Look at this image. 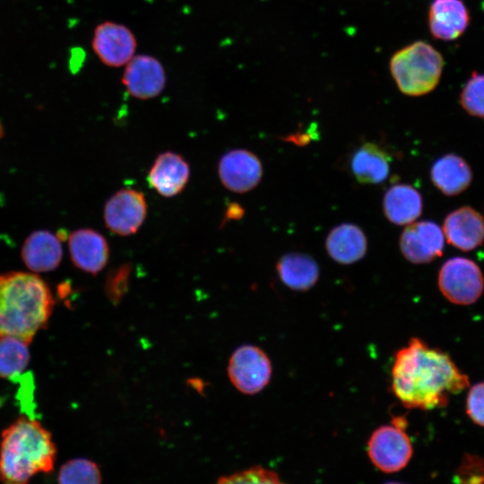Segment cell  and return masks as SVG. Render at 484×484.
Segmentation results:
<instances>
[{"instance_id":"obj_1","label":"cell","mask_w":484,"mask_h":484,"mask_svg":"<svg viewBox=\"0 0 484 484\" xmlns=\"http://www.w3.org/2000/svg\"><path fill=\"white\" fill-rule=\"evenodd\" d=\"M469 377L450 356L411 338L397 350L391 370V389L408 409L428 411L447 405L451 394L469 386Z\"/></svg>"},{"instance_id":"obj_27","label":"cell","mask_w":484,"mask_h":484,"mask_svg":"<svg viewBox=\"0 0 484 484\" xmlns=\"http://www.w3.org/2000/svg\"><path fill=\"white\" fill-rule=\"evenodd\" d=\"M130 274V264H122L108 272L105 283V292L114 305L118 304L126 294Z\"/></svg>"},{"instance_id":"obj_21","label":"cell","mask_w":484,"mask_h":484,"mask_svg":"<svg viewBox=\"0 0 484 484\" xmlns=\"http://www.w3.org/2000/svg\"><path fill=\"white\" fill-rule=\"evenodd\" d=\"M391 157L374 143H365L351 156L350 169L360 184H380L390 171Z\"/></svg>"},{"instance_id":"obj_20","label":"cell","mask_w":484,"mask_h":484,"mask_svg":"<svg viewBox=\"0 0 484 484\" xmlns=\"http://www.w3.org/2000/svg\"><path fill=\"white\" fill-rule=\"evenodd\" d=\"M430 177L436 187L444 194L453 196L468 188L472 173L469 164L462 157L449 153L434 162Z\"/></svg>"},{"instance_id":"obj_14","label":"cell","mask_w":484,"mask_h":484,"mask_svg":"<svg viewBox=\"0 0 484 484\" xmlns=\"http://www.w3.org/2000/svg\"><path fill=\"white\" fill-rule=\"evenodd\" d=\"M428 22L433 38L451 41L465 32L470 23V13L462 0H433Z\"/></svg>"},{"instance_id":"obj_11","label":"cell","mask_w":484,"mask_h":484,"mask_svg":"<svg viewBox=\"0 0 484 484\" xmlns=\"http://www.w3.org/2000/svg\"><path fill=\"white\" fill-rule=\"evenodd\" d=\"M218 175L227 189L243 194L259 184L263 176V166L259 158L252 151L235 149L220 158Z\"/></svg>"},{"instance_id":"obj_18","label":"cell","mask_w":484,"mask_h":484,"mask_svg":"<svg viewBox=\"0 0 484 484\" xmlns=\"http://www.w3.org/2000/svg\"><path fill=\"white\" fill-rule=\"evenodd\" d=\"M325 248L329 256L338 264H351L365 256L367 240L359 226L341 223L327 235Z\"/></svg>"},{"instance_id":"obj_28","label":"cell","mask_w":484,"mask_h":484,"mask_svg":"<svg viewBox=\"0 0 484 484\" xmlns=\"http://www.w3.org/2000/svg\"><path fill=\"white\" fill-rule=\"evenodd\" d=\"M466 413L474 423L484 427V382L471 387L466 400Z\"/></svg>"},{"instance_id":"obj_16","label":"cell","mask_w":484,"mask_h":484,"mask_svg":"<svg viewBox=\"0 0 484 484\" xmlns=\"http://www.w3.org/2000/svg\"><path fill=\"white\" fill-rule=\"evenodd\" d=\"M190 177V167L179 154L160 153L153 162L147 180L151 187L164 197H173L183 191Z\"/></svg>"},{"instance_id":"obj_26","label":"cell","mask_w":484,"mask_h":484,"mask_svg":"<svg viewBox=\"0 0 484 484\" xmlns=\"http://www.w3.org/2000/svg\"><path fill=\"white\" fill-rule=\"evenodd\" d=\"M216 484H285L279 475L261 466H254L246 470L221 477Z\"/></svg>"},{"instance_id":"obj_8","label":"cell","mask_w":484,"mask_h":484,"mask_svg":"<svg viewBox=\"0 0 484 484\" xmlns=\"http://www.w3.org/2000/svg\"><path fill=\"white\" fill-rule=\"evenodd\" d=\"M147 210V203L141 191L123 188L111 195L105 203V225L118 236H131L143 225Z\"/></svg>"},{"instance_id":"obj_5","label":"cell","mask_w":484,"mask_h":484,"mask_svg":"<svg viewBox=\"0 0 484 484\" xmlns=\"http://www.w3.org/2000/svg\"><path fill=\"white\" fill-rule=\"evenodd\" d=\"M406 426L404 417H394L390 425H383L371 434L367 442V454L381 471H399L410 462L413 449L405 431Z\"/></svg>"},{"instance_id":"obj_17","label":"cell","mask_w":484,"mask_h":484,"mask_svg":"<svg viewBox=\"0 0 484 484\" xmlns=\"http://www.w3.org/2000/svg\"><path fill=\"white\" fill-rule=\"evenodd\" d=\"M63 255L61 240L48 230L32 232L25 239L22 247V259L34 272H46L55 270Z\"/></svg>"},{"instance_id":"obj_19","label":"cell","mask_w":484,"mask_h":484,"mask_svg":"<svg viewBox=\"0 0 484 484\" xmlns=\"http://www.w3.org/2000/svg\"><path fill=\"white\" fill-rule=\"evenodd\" d=\"M422 197L411 185L396 184L385 192L383 210L389 221L396 225L411 224L422 212Z\"/></svg>"},{"instance_id":"obj_13","label":"cell","mask_w":484,"mask_h":484,"mask_svg":"<svg viewBox=\"0 0 484 484\" xmlns=\"http://www.w3.org/2000/svg\"><path fill=\"white\" fill-rule=\"evenodd\" d=\"M73 264L83 272L97 274L106 266L109 257L107 239L97 230L80 229L68 239Z\"/></svg>"},{"instance_id":"obj_24","label":"cell","mask_w":484,"mask_h":484,"mask_svg":"<svg viewBox=\"0 0 484 484\" xmlns=\"http://www.w3.org/2000/svg\"><path fill=\"white\" fill-rule=\"evenodd\" d=\"M57 483L101 484V473L94 462L85 458H75L60 467Z\"/></svg>"},{"instance_id":"obj_10","label":"cell","mask_w":484,"mask_h":484,"mask_svg":"<svg viewBox=\"0 0 484 484\" xmlns=\"http://www.w3.org/2000/svg\"><path fill=\"white\" fill-rule=\"evenodd\" d=\"M122 83L138 99L160 95L166 85V72L160 61L147 54L134 55L125 65Z\"/></svg>"},{"instance_id":"obj_3","label":"cell","mask_w":484,"mask_h":484,"mask_svg":"<svg viewBox=\"0 0 484 484\" xmlns=\"http://www.w3.org/2000/svg\"><path fill=\"white\" fill-rule=\"evenodd\" d=\"M56 458L51 433L38 420L21 416L1 434L0 483L29 484L35 475L52 472Z\"/></svg>"},{"instance_id":"obj_6","label":"cell","mask_w":484,"mask_h":484,"mask_svg":"<svg viewBox=\"0 0 484 484\" xmlns=\"http://www.w3.org/2000/svg\"><path fill=\"white\" fill-rule=\"evenodd\" d=\"M438 287L452 303L471 305L481 296L484 278L478 264L465 257H453L442 265L438 273Z\"/></svg>"},{"instance_id":"obj_25","label":"cell","mask_w":484,"mask_h":484,"mask_svg":"<svg viewBox=\"0 0 484 484\" xmlns=\"http://www.w3.org/2000/svg\"><path fill=\"white\" fill-rule=\"evenodd\" d=\"M460 104L469 115L484 117V73L471 74L461 91Z\"/></svg>"},{"instance_id":"obj_23","label":"cell","mask_w":484,"mask_h":484,"mask_svg":"<svg viewBox=\"0 0 484 484\" xmlns=\"http://www.w3.org/2000/svg\"><path fill=\"white\" fill-rule=\"evenodd\" d=\"M29 344L10 336H0V377L13 378L30 362Z\"/></svg>"},{"instance_id":"obj_22","label":"cell","mask_w":484,"mask_h":484,"mask_svg":"<svg viewBox=\"0 0 484 484\" xmlns=\"http://www.w3.org/2000/svg\"><path fill=\"white\" fill-rule=\"evenodd\" d=\"M280 280L288 288L305 291L315 285L319 279V267L308 255L291 252L282 255L276 264Z\"/></svg>"},{"instance_id":"obj_4","label":"cell","mask_w":484,"mask_h":484,"mask_svg":"<svg viewBox=\"0 0 484 484\" xmlns=\"http://www.w3.org/2000/svg\"><path fill=\"white\" fill-rule=\"evenodd\" d=\"M442 54L423 40L414 41L390 58V73L400 91L408 96H422L438 84L443 68Z\"/></svg>"},{"instance_id":"obj_7","label":"cell","mask_w":484,"mask_h":484,"mask_svg":"<svg viewBox=\"0 0 484 484\" xmlns=\"http://www.w3.org/2000/svg\"><path fill=\"white\" fill-rule=\"evenodd\" d=\"M228 374L233 385L242 393L261 392L272 377V363L266 353L255 345H242L231 355Z\"/></svg>"},{"instance_id":"obj_12","label":"cell","mask_w":484,"mask_h":484,"mask_svg":"<svg viewBox=\"0 0 484 484\" xmlns=\"http://www.w3.org/2000/svg\"><path fill=\"white\" fill-rule=\"evenodd\" d=\"M444 237L443 230L434 221L411 223L401 235V252L412 264L429 263L443 255Z\"/></svg>"},{"instance_id":"obj_29","label":"cell","mask_w":484,"mask_h":484,"mask_svg":"<svg viewBox=\"0 0 484 484\" xmlns=\"http://www.w3.org/2000/svg\"><path fill=\"white\" fill-rule=\"evenodd\" d=\"M244 214V210L242 209L241 206H239L238 203H230L228 210H227V212H226V217L228 220H231V219H234V220H238V219H240Z\"/></svg>"},{"instance_id":"obj_9","label":"cell","mask_w":484,"mask_h":484,"mask_svg":"<svg viewBox=\"0 0 484 484\" xmlns=\"http://www.w3.org/2000/svg\"><path fill=\"white\" fill-rule=\"evenodd\" d=\"M91 47L105 65L122 67L135 55L137 40L125 24L105 21L95 27Z\"/></svg>"},{"instance_id":"obj_31","label":"cell","mask_w":484,"mask_h":484,"mask_svg":"<svg viewBox=\"0 0 484 484\" xmlns=\"http://www.w3.org/2000/svg\"><path fill=\"white\" fill-rule=\"evenodd\" d=\"M385 484H402V483H398V482H388V483H385Z\"/></svg>"},{"instance_id":"obj_15","label":"cell","mask_w":484,"mask_h":484,"mask_svg":"<svg viewBox=\"0 0 484 484\" xmlns=\"http://www.w3.org/2000/svg\"><path fill=\"white\" fill-rule=\"evenodd\" d=\"M443 233L449 244L471 251L484 241V219L470 206L460 207L445 217Z\"/></svg>"},{"instance_id":"obj_2","label":"cell","mask_w":484,"mask_h":484,"mask_svg":"<svg viewBox=\"0 0 484 484\" xmlns=\"http://www.w3.org/2000/svg\"><path fill=\"white\" fill-rule=\"evenodd\" d=\"M54 298L39 275L11 272L0 275V336L30 344L48 322Z\"/></svg>"},{"instance_id":"obj_30","label":"cell","mask_w":484,"mask_h":484,"mask_svg":"<svg viewBox=\"0 0 484 484\" xmlns=\"http://www.w3.org/2000/svg\"><path fill=\"white\" fill-rule=\"evenodd\" d=\"M4 135V127L2 125V123L0 122V138Z\"/></svg>"}]
</instances>
